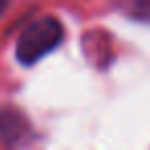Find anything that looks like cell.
<instances>
[{
  "label": "cell",
  "mask_w": 150,
  "mask_h": 150,
  "mask_svg": "<svg viewBox=\"0 0 150 150\" xmlns=\"http://www.w3.org/2000/svg\"><path fill=\"white\" fill-rule=\"evenodd\" d=\"M31 132L29 119L15 107H4L0 109V138L8 146H21L27 142Z\"/></svg>",
  "instance_id": "7a4b0ae2"
},
{
  "label": "cell",
  "mask_w": 150,
  "mask_h": 150,
  "mask_svg": "<svg viewBox=\"0 0 150 150\" xmlns=\"http://www.w3.org/2000/svg\"><path fill=\"white\" fill-rule=\"evenodd\" d=\"M6 6H8V0H0V15L6 11Z\"/></svg>",
  "instance_id": "3957f363"
},
{
  "label": "cell",
  "mask_w": 150,
  "mask_h": 150,
  "mask_svg": "<svg viewBox=\"0 0 150 150\" xmlns=\"http://www.w3.org/2000/svg\"><path fill=\"white\" fill-rule=\"evenodd\" d=\"M64 39V27L56 17H43L31 23L17 39L15 56L21 64L33 66L52 54Z\"/></svg>",
  "instance_id": "6da1fadb"
}]
</instances>
